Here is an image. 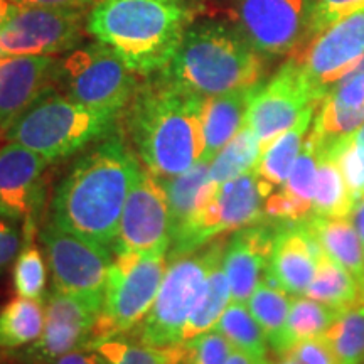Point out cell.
Segmentation results:
<instances>
[{
	"instance_id": "cell-1",
	"label": "cell",
	"mask_w": 364,
	"mask_h": 364,
	"mask_svg": "<svg viewBox=\"0 0 364 364\" xmlns=\"http://www.w3.org/2000/svg\"><path fill=\"white\" fill-rule=\"evenodd\" d=\"M140 162L120 134L105 136L73 164L51 203V221L112 252Z\"/></svg>"
},
{
	"instance_id": "cell-2",
	"label": "cell",
	"mask_w": 364,
	"mask_h": 364,
	"mask_svg": "<svg viewBox=\"0 0 364 364\" xmlns=\"http://www.w3.org/2000/svg\"><path fill=\"white\" fill-rule=\"evenodd\" d=\"M204 102L162 75L136 88L127 117L129 135L145 169L161 181L201 161Z\"/></svg>"
},
{
	"instance_id": "cell-3",
	"label": "cell",
	"mask_w": 364,
	"mask_h": 364,
	"mask_svg": "<svg viewBox=\"0 0 364 364\" xmlns=\"http://www.w3.org/2000/svg\"><path fill=\"white\" fill-rule=\"evenodd\" d=\"M193 17L188 0H98L86 27L132 73L150 76L166 70Z\"/></svg>"
},
{
	"instance_id": "cell-4",
	"label": "cell",
	"mask_w": 364,
	"mask_h": 364,
	"mask_svg": "<svg viewBox=\"0 0 364 364\" xmlns=\"http://www.w3.org/2000/svg\"><path fill=\"white\" fill-rule=\"evenodd\" d=\"M161 75L209 98L260 83L263 59L236 27L216 21L193 22Z\"/></svg>"
},
{
	"instance_id": "cell-5",
	"label": "cell",
	"mask_w": 364,
	"mask_h": 364,
	"mask_svg": "<svg viewBox=\"0 0 364 364\" xmlns=\"http://www.w3.org/2000/svg\"><path fill=\"white\" fill-rule=\"evenodd\" d=\"M117 118L59 95L51 86L9 127L6 136L54 162L113 134Z\"/></svg>"
},
{
	"instance_id": "cell-6",
	"label": "cell",
	"mask_w": 364,
	"mask_h": 364,
	"mask_svg": "<svg viewBox=\"0 0 364 364\" xmlns=\"http://www.w3.org/2000/svg\"><path fill=\"white\" fill-rule=\"evenodd\" d=\"M228 240L215 238L194 252L171 258L156 302L135 327L139 343L169 348L182 344V331L201 297L208 273L225 257Z\"/></svg>"
},
{
	"instance_id": "cell-7",
	"label": "cell",
	"mask_w": 364,
	"mask_h": 364,
	"mask_svg": "<svg viewBox=\"0 0 364 364\" xmlns=\"http://www.w3.org/2000/svg\"><path fill=\"white\" fill-rule=\"evenodd\" d=\"M167 270L166 253H117L108 268L103 311L88 349L125 334L142 322L156 302Z\"/></svg>"
},
{
	"instance_id": "cell-8",
	"label": "cell",
	"mask_w": 364,
	"mask_h": 364,
	"mask_svg": "<svg viewBox=\"0 0 364 364\" xmlns=\"http://www.w3.org/2000/svg\"><path fill=\"white\" fill-rule=\"evenodd\" d=\"M268 194L270 191L255 169L218 184L188 225L171 238L169 258L194 252L223 233L263 221V204Z\"/></svg>"
},
{
	"instance_id": "cell-9",
	"label": "cell",
	"mask_w": 364,
	"mask_h": 364,
	"mask_svg": "<svg viewBox=\"0 0 364 364\" xmlns=\"http://www.w3.org/2000/svg\"><path fill=\"white\" fill-rule=\"evenodd\" d=\"M53 83L65 90L68 98L115 115L132 102L139 88L135 73L100 41L73 49L63 61H56Z\"/></svg>"
},
{
	"instance_id": "cell-10",
	"label": "cell",
	"mask_w": 364,
	"mask_h": 364,
	"mask_svg": "<svg viewBox=\"0 0 364 364\" xmlns=\"http://www.w3.org/2000/svg\"><path fill=\"white\" fill-rule=\"evenodd\" d=\"M39 240L51 268L54 290L76 295L103 311L108 268L113 260L110 252L53 221L41 230Z\"/></svg>"
},
{
	"instance_id": "cell-11",
	"label": "cell",
	"mask_w": 364,
	"mask_h": 364,
	"mask_svg": "<svg viewBox=\"0 0 364 364\" xmlns=\"http://www.w3.org/2000/svg\"><path fill=\"white\" fill-rule=\"evenodd\" d=\"M233 17L258 54L284 56L311 38L312 0H233Z\"/></svg>"
},
{
	"instance_id": "cell-12",
	"label": "cell",
	"mask_w": 364,
	"mask_h": 364,
	"mask_svg": "<svg viewBox=\"0 0 364 364\" xmlns=\"http://www.w3.org/2000/svg\"><path fill=\"white\" fill-rule=\"evenodd\" d=\"M83 9L19 6L0 27L2 56H53L83 38Z\"/></svg>"
},
{
	"instance_id": "cell-13",
	"label": "cell",
	"mask_w": 364,
	"mask_h": 364,
	"mask_svg": "<svg viewBox=\"0 0 364 364\" xmlns=\"http://www.w3.org/2000/svg\"><path fill=\"white\" fill-rule=\"evenodd\" d=\"M318 105L297 59L290 58L267 85L257 86L248 107L247 127L258 136L263 150L292 129L309 108Z\"/></svg>"
},
{
	"instance_id": "cell-14",
	"label": "cell",
	"mask_w": 364,
	"mask_h": 364,
	"mask_svg": "<svg viewBox=\"0 0 364 364\" xmlns=\"http://www.w3.org/2000/svg\"><path fill=\"white\" fill-rule=\"evenodd\" d=\"M169 247L171 218L166 189L159 177L142 169L125 201L112 252L152 255L167 253Z\"/></svg>"
},
{
	"instance_id": "cell-15",
	"label": "cell",
	"mask_w": 364,
	"mask_h": 364,
	"mask_svg": "<svg viewBox=\"0 0 364 364\" xmlns=\"http://www.w3.org/2000/svg\"><path fill=\"white\" fill-rule=\"evenodd\" d=\"M318 102L364 58V9L318 31L294 56Z\"/></svg>"
},
{
	"instance_id": "cell-16",
	"label": "cell",
	"mask_w": 364,
	"mask_h": 364,
	"mask_svg": "<svg viewBox=\"0 0 364 364\" xmlns=\"http://www.w3.org/2000/svg\"><path fill=\"white\" fill-rule=\"evenodd\" d=\"M100 314L102 311L86 300L53 289L46 306L43 334L21 353L19 359L27 364H51L68 353L88 349Z\"/></svg>"
},
{
	"instance_id": "cell-17",
	"label": "cell",
	"mask_w": 364,
	"mask_h": 364,
	"mask_svg": "<svg viewBox=\"0 0 364 364\" xmlns=\"http://www.w3.org/2000/svg\"><path fill=\"white\" fill-rule=\"evenodd\" d=\"M48 161L24 145L0 147V218L33 220L39 206V182Z\"/></svg>"
},
{
	"instance_id": "cell-18",
	"label": "cell",
	"mask_w": 364,
	"mask_h": 364,
	"mask_svg": "<svg viewBox=\"0 0 364 364\" xmlns=\"http://www.w3.org/2000/svg\"><path fill=\"white\" fill-rule=\"evenodd\" d=\"M277 230L268 225H253L236 230L228 240L223 268L230 282L231 302L247 304L267 277Z\"/></svg>"
},
{
	"instance_id": "cell-19",
	"label": "cell",
	"mask_w": 364,
	"mask_h": 364,
	"mask_svg": "<svg viewBox=\"0 0 364 364\" xmlns=\"http://www.w3.org/2000/svg\"><path fill=\"white\" fill-rule=\"evenodd\" d=\"M322 253L302 223L279 226L265 280L289 295H304L316 277Z\"/></svg>"
},
{
	"instance_id": "cell-20",
	"label": "cell",
	"mask_w": 364,
	"mask_h": 364,
	"mask_svg": "<svg viewBox=\"0 0 364 364\" xmlns=\"http://www.w3.org/2000/svg\"><path fill=\"white\" fill-rule=\"evenodd\" d=\"M53 56L0 58V132L14 122L53 85Z\"/></svg>"
},
{
	"instance_id": "cell-21",
	"label": "cell",
	"mask_w": 364,
	"mask_h": 364,
	"mask_svg": "<svg viewBox=\"0 0 364 364\" xmlns=\"http://www.w3.org/2000/svg\"><path fill=\"white\" fill-rule=\"evenodd\" d=\"M364 124V58L332 85L318 105L311 132L321 149L351 135Z\"/></svg>"
},
{
	"instance_id": "cell-22",
	"label": "cell",
	"mask_w": 364,
	"mask_h": 364,
	"mask_svg": "<svg viewBox=\"0 0 364 364\" xmlns=\"http://www.w3.org/2000/svg\"><path fill=\"white\" fill-rule=\"evenodd\" d=\"M322 149L312 132H309L304 147L300 150L292 171L280 191L267 196L263 204L265 218L272 221L294 225L307 220L312 215V199L316 189L317 167Z\"/></svg>"
},
{
	"instance_id": "cell-23",
	"label": "cell",
	"mask_w": 364,
	"mask_h": 364,
	"mask_svg": "<svg viewBox=\"0 0 364 364\" xmlns=\"http://www.w3.org/2000/svg\"><path fill=\"white\" fill-rule=\"evenodd\" d=\"M258 85L206 98L203 113L204 152L201 161L211 162L218 152L247 125L248 107Z\"/></svg>"
},
{
	"instance_id": "cell-24",
	"label": "cell",
	"mask_w": 364,
	"mask_h": 364,
	"mask_svg": "<svg viewBox=\"0 0 364 364\" xmlns=\"http://www.w3.org/2000/svg\"><path fill=\"white\" fill-rule=\"evenodd\" d=\"M300 223L332 262L344 267L364 285V243L348 216L311 215Z\"/></svg>"
},
{
	"instance_id": "cell-25",
	"label": "cell",
	"mask_w": 364,
	"mask_h": 364,
	"mask_svg": "<svg viewBox=\"0 0 364 364\" xmlns=\"http://www.w3.org/2000/svg\"><path fill=\"white\" fill-rule=\"evenodd\" d=\"M317 108L318 107L309 108L292 129L284 132L262 150V156L255 166V172L270 193L285 184L287 177H289L300 150L304 147L309 132H311Z\"/></svg>"
},
{
	"instance_id": "cell-26",
	"label": "cell",
	"mask_w": 364,
	"mask_h": 364,
	"mask_svg": "<svg viewBox=\"0 0 364 364\" xmlns=\"http://www.w3.org/2000/svg\"><path fill=\"white\" fill-rule=\"evenodd\" d=\"M162 184L169 204L171 238L188 225L206 196L218 186L209 179V162L204 161L196 162L179 176L164 179Z\"/></svg>"
},
{
	"instance_id": "cell-27",
	"label": "cell",
	"mask_w": 364,
	"mask_h": 364,
	"mask_svg": "<svg viewBox=\"0 0 364 364\" xmlns=\"http://www.w3.org/2000/svg\"><path fill=\"white\" fill-rule=\"evenodd\" d=\"M341 311L317 300L309 299L306 295H297L292 299L289 309L287 322L280 336L270 344L277 354H287L295 344L302 341L324 336Z\"/></svg>"
},
{
	"instance_id": "cell-28",
	"label": "cell",
	"mask_w": 364,
	"mask_h": 364,
	"mask_svg": "<svg viewBox=\"0 0 364 364\" xmlns=\"http://www.w3.org/2000/svg\"><path fill=\"white\" fill-rule=\"evenodd\" d=\"M304 295L338 309V311H344V309L361 302L363 285L353 273H349L344 267L332 262L326 253H322L316 277Z\"/></svg>"
},
{
	"instance_id": "cell-29",
	"label": "cell",
	"mask_w": 364,
	"mask_h": 364,
	"mask_svg": "<svg viewBox=\"0 0 364 364\" xmlns=\"http://www.w3.org/2000/svg\"><path fill=\"white\" fill-rule=\"evenodd\" d=\"M231 302L230 282L223 268V258L213 265L208 273L206 284L198 302L189 314L184 331H182V344L194 339L196 336L215 329L216 322L220 321L223 312Z\"/></svg>"
},
{
	"instance_id": "cell-30",
	"label": "cell",
	"mask_w": 364,
	"mask_h": 364,
	"mask_svg": "<svg viewBox=\"0 0 364 364\" xmlns=\"http://www.w3.org/2000/svg\"><path fill=\"white\" fill-rule=\"evenodd\" d=\"M46 312L39 299L17 297L0 311V348L31 346L44 331Z\"/></svg>"
},
{
	"instance_id": "cell-31",
	"label": "cell",
	"mask_w": 364,
	"mask_h": 364,
	"mask_svg": "<svg viewBox=\"0 0 364 364\" xmlns=\"http://www.w3.org/2000/svg\"><path fill=\"white\" fill-rule=\"evenodd\" d=\"M353 208L354 199L338 162L327 152H322L317 167L316 189H314L312 215L349 218Z\"/></svg>"
},
{
	"instance_id": "cell-32",
	"label": "cell",
	"mask_w": 364,
	"mask_h": 364,
	"mask_svg": "<svg viewBox=\"0 0 364 364\" xmlns=\"http://www.w3.org/2000/svg\"><path fill=\"white\" fill-rule=\"evenodd\" d=\"M262 156V144L250 127L245 125L209 162V179L216 184L235 179L255 169Z\"/></svg>"
},
{
	"instance_id": "cell-33",
	"label": "cell",
	"mask_w": 364,
	"mask_h": 364,
	"mask_svg": "<svg viewBox=\"0 0 364 364\" xmlns=\"http://www.w3.org/2000/svg\"><path fill=\"white\" fill-rule=\"evenodd\" d=\"M215 331L225 336L235 349L255 359H265L268 349L267 334L245 304L231 302L216 322Z\"/></svg>"
},
{
	"instance_id": "cell-34",
	"label": "cell",
	"mask_w": 364,
	"mask_h": 364,
	"mask_svg": "<svg viewBox=\"0 0 364 364\" xmlns=\"http://www.w3.org/2000/svg\"><path fill=\"white\" fill-rule=\"evenodd\" d=\"M324 336L338 364H364V300L341 311Z\"/></svg>"
},
{
	"instance_id": "cell-35",
	"label": "cell",
	"mask_w": 364,
	"mask_h": 364,
	"mask_svg": "<svg viewBox=\"0 0 364 364\" xmlns=\"http://www.w3.org/2000/svg\"><path fill=\"white\" fill-rule=\"evenodd\" d=\"M290 302H292V299L289 297L285 290L268 284L265 279L258 284L252 297L248 299L250 312L267 334L268 344H272L279 338L282 329H284Z\"/></svg>"
},
{
	"instance_id": "cell-36",
	"label": "cell",
	"mask_w": 364,
	"mask_h": 364,
	"mask_svg": "<svg viewBox=\"0 0 364 364\" xmlns=\"http://www.w3.org/2000/svg\"><path fill=\"white\" fill-rule=\"evenodd\" d=\"M97 351L107 359L108 364H179L184 356V344L156 348L113 338L100 344Z\"/></svg>"
},
{
	"instance_id": "cell-37",
	"label": "cell",
	"mask_w": 364,
	"mask_h": 364,
	"mask_svg": "<svg viewBox=\"0 0 364 364\" xmlns=\"http://www.w3.org/2000/svg\"><path fill=\"white\" fill-rule=\"evenodd\" d=\"M322 152H327L338 162L356 204L364 198V124L351 135L322 149Z\"/></svg>"
},
{
	"instance_id": "cell-38",
	"label": "cell",
	"mask_w": 364,
	"mask_h": 364,
	"mask_svg": "<svg viewBox=\"0 0 364 364\" xmlns=\"http://www.w3.org/2000/svg\"><path fill=\"white\" fill-rule=\"evenodd\" d=\"M24 247L21 248L16 258V268H14V285L19 297L26 299H43L46 289V265L43 255L33 238L24 240Z\"/></svg>"
},
{
	"instance_id": "cell-39",
	"label": "cell",
	"mask_w": 364,
	"mask_h": 364,
	"mask_svg": "<svg viewBox=\"0 0 364 364\" xmlns=\"http://www.w3.org/2000/svg\"><path fill=\"white\" fill-rule=\"evenodd\" d=\"M233 349L225 336L211 329L184 343V356L179 364H226Z\"/></svg>"
},
{
	"instance_id": "cell-40",
	"label": "cell",
	"mask_w": 364,
	"mask_h": 364,
	"mask_svg": "<svg viewBox=\"0 0 364 364\" xmlns=\"http://www.w3.org/2000/svg\"><path fill=\"white\" fill-rule=\"evenodd\" d=\"M364 9V0H312L311 38L324 27Z\"/></svg>"
},
{
	"instance_id": "cell-41",
	"label": "cell",
	"mask_w": 364,
	"mask_h": 364,
	"mask_svg": "<svg viewBox=\"0 0 364 364\" xmlns=\"http://www.w3.org/2000/svg\"><path fill=\"white\" fill-rule=\"evenodd\" d=\"M289 354L297 359L300 364H338L336 354L326 336H317L295 344Z\"/></svg>"
},
{
	"instance_id": "cell-42",
	"label": "cell",
	"mask_w": 364,
	"mask_h": 364,
	"mask_svg": "<svg viewBox=\"0 0 364 364\" xmlns=\"http://www.w3.org/2000/svg\"><path fill=\"white\" fill-rule=\"evenodd\" d=\"M22 241L24 235L21 236V231L16 226L0 221V272L16 260L22 248Z\"/></svg>"
},
{
	"instance_id": "cell-43",
	"label": "cell",
	"mask_w": 364,
	"mask_h": 364,
	"mask_svg": "<svg viewBox=\"0 0 364 364\" xmlns=\"http://www.w3.org/2000/svg\"><path fill=\"white\" fill-rule=\"evenodd\" d=\"M19 6L29 7H54V9H85L97 4L98 0H14Z\"/></svg>"
},
{
	"instance_id": "cell-44",
	"label": "cell",
	"mask_w": 364,
	"mask_h": 364,
	"mask_svg": "<svg viewBox=\"0 0 364 364\" xmlns=\"http://www.w3.org/2000/svg\"><path fill=\"white\" fill-rule=\"evenodd\" d=\"M349 220L353 221V225H354V228H356L359 238H361L364 243V198H361L356 204H354L351 215H349Z\"/></svg>"
},
{
	"instance_id": "cell-45",
	"label": "cell",
	"mask_w": 364,
	"mask_h": 364,
	"mask_svg": "<svg viewBox=\"0 0 364 364\" xmlns=\"http://www.w3.org/2000/svg\"><path fill=\"white\" fill-rule=\"evenodd\" d=\"M19 4L14 0H0V27H2L9 21V17L17 11Z\"/></svg>"
},
{
	"instance_id": "cell-46",
	"label": "cell",
	"mask_w": 364,
	"mask_h": 364,
	"mask_svg": "<svg viewBox=\"0 0 364 364\" xmlns=\"http://www.w3.org/2000/svg\"><path fill=\"white\" fill-rule=\"evenodd\" d=\"M257 361H260V359H255L250 354L240 351V349H233V353L228 358L226 364H255Z\"/></svg>"
},
{
	"instance_id": "cell-47",
	"label": "cell",
	"mask_w": 364,
	"mask_h": 364,
	"mask_svg": "<svg viewBox=\"0 0 364 364\" xmlns=\"http://www.w3.org/2000/svg\"><path fill=\"white\" fill-rule=\"evenodd\" d=\"M275 364H300V363L292 356V354L287 353V354H282L280 359Z\"/></svg>"
},
{
	"instance_id": "cell-48",
	"label": "cell",
	"mask_w": 364,
	"mask_h": 364,
	"mask_svg": "<svg viewBox=\"0 0 364 364\" xmlns=\"http://www.w3.org/2000/svg\"><path fill=\"white\" fill-rule=\"evenodd\" d=\"M255 364H272L270 361H268V359L265 358V359H260V361H257Z\"/></svg>"
},
{
	"instance_id": "cell-49",
	"label": "cell",
	"mask_w": 364,
	"mask_h": 364,
	"mask_svg": "<svg viewBox=\"0 0 364 364\" xmlns=\"http://www.w3.org/2000/svg\"><path fill=\"white\" fill-rule=\"evenodd\" d=\"M0 58H2V44H0Z\"/></svg>"
},
{
	"instance_id": "cell-50",
	"label": "cell",
	"mask_w": 364,
	"mask_h": 364,
	"mask_svg": "<svg viewBox=\"0 0 364 364\" xmlns=\"http://www.w3.org/2000/svg\"><path fill=\"white\" fill-rule=\"evenodd\" d=\"M361 300H364V285H363V299Z\"/></svg>"
}]
</instances>
